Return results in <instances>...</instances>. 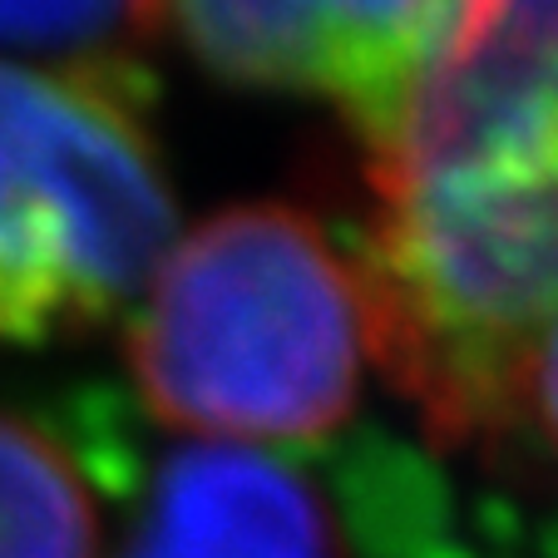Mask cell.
I'll return each instance as SVG.
<instances>
[{
    "instance_id": "obj_1",
    "label": "cell",
    "mask_w": 558,
    "mask_h": 558,
    "mask_svg": "<svg viewBox=\"0 0 558 558\" xmlns=\"http://www.w3.org/2000/svg\"><path fill=\"white\" fill-rule=\"evenodd\" d=\"M356 263L287 203L208 218L154 267L129 366L148 415L198 440L312 445L356 411Z\"/></svg>"
},
{
    "instance_id": "obj_2",
    "label": "cell",
    "mask_w": 558,
    "mask_h": 558,
    "mask_svg": "<svg viewBox=\"0 0 558 558\" xmlns=\"http://www.w3.org/2000/svg\"><path fill=\"white\" fill-rule=\"evenodd\" d=\"M356 282L371 356L440 445L514 430L529 351L558 316V169H371Z\"/></svg>"
},
{
    "instance_id": "obj_3",
    "label": "cell",
    "mask_w": 558,
    "mask_h": 558,
    "mask_svg": "<svg viewBox=\"0 0 558 558\" xmlns=\"http://www.w3.org/2000/svg\"><path fill=\"white\" fill-rule=\"evenodd\" d=\"M173 203L124 70L0 60V341L85 337L138 302Z\"/></svg>"
},
{
    "instance_id": "obj_4",
    "label": "cell",
    "mask_w": 558,
    "mask_h": 558,
    "mask_svg": "<svg viewBox=\"0 0 558 558\" xmlns=\"http://www.w3.org/2000/svg\"><path fill=\"white\" fill-rule=\"evenodd\" d=\"M445 480L401 445L337 460L179 445L138 489L119 558H440Z\"/></svg>"
},
{
    "instance_id": "obj_5",
    "label": "cell",
    "mask_w": 558,
    "mask_h": 558,
    "mask_svg": "<svg viewBox=\"0 0 558 558\" xmlns=\"http://www.w3.org/2000/svg\"><path fill=\"white\" fill-rule=\"evenodd\" d=\"M499 0H158L208 70L322 95L376 144L401 105L485 31Z\"/></svg>"
},
{
    "instance_id": "obj_6",
    "label": "cell",
    "mask_w": 558,
    "mask_h": 558,
    "mask_svg": "<svg viewBox=\"0 0 558 558\" xmlns=\"http://www.w3.org/2000/svg\"><path fill=\"white\" fill-rule=\"evenodd\" d=\"M366 148L371 169L460 158L558 169V0H499Z\"/></svg>"
},
{
    "instance_id": "obj_7",
    "label": "cell",
    "mask_w": 558,
    "mask_h": 558,
    "mask_svg": "<svg viewBox=\"0 0 558 558\" xmlns=\"http://www.w3.org/2000/svg\"><path fill=\"white\" fill-rule=\"evenodd\" d=\"M0 558H99L89 470L21 415H0Z\"/></svg>"
},
{
    "instance_id": "obj_8",
    "label": "cell",
    "mask_w": 558,
    "mask_h": 558,
    "mask_svg": "<svg viewBox=\"0 0 558 558\" xmlns=\"http://www.w3.org/2000/svg\"><path fill=\"white\" fill-rule=\"evenodd\" d=\"M154 25L158 0H0V45L85 70H124Z\"/></svg>"
},
{
    "instance_id": "obj_9",
    "label": "cell",
    "mask_w": 558,
    "mask_h": 558,
    "mask_svg": "<svg viewBox=\"0 0 558 558\" xmlns=\"http://www.w3.org/2000/svg\"><path fill=\"white\" fill-rule=\"evenodd\" d=\"M529 425L548 450L558 454V316L529 351L524 380H519V405H514V430Z\"/></svg>"
}]
</instances>
